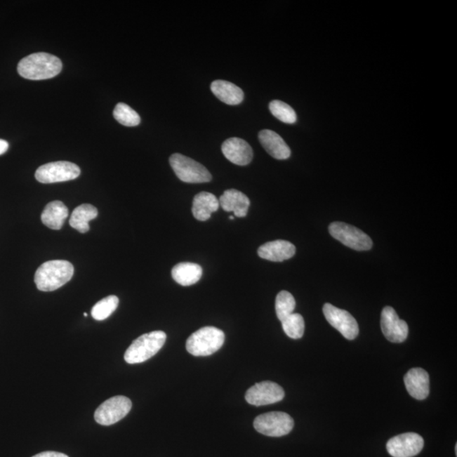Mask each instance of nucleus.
Wrapping results in <instances>:
<instances>
[{"mask_svg":"<svg viewBox=\"0 0 457 457\" xmlns=\"http://www.w3.org/2000/svg\"><path fill=\"white\" fill-rule=\"evenodd\" d=\"M62 67L59 58L41 52L23 58L18 64V71L25 79L40 81L59 75Z\"/></svg>","mask_w":457,"mask_h":457,"instance_id":"obj_1","label":"nucleus"},{"mask_svg":"<svg viewBox=\"0 0 457 457\" xmlns=\"http://www.w3.org/2000/svg\"><path fill=\"white\" fill-rule=\"evenodd\" d=\"M74 267L65 260H52L43 263L35 274V284L41 291H53L71 281Z\"/></svg>","mask_w":457,"mask_h":457,"instance_id":"obj_2","label":"nucleus"},{"mask_svg":"<svg viewBox=\"0 0 457 457\" xmlns=\"http://www.w3.org/2000/svg\"><path fill=\"white\" fill-rule=\"evenodd\" d=\"M167 338L164 331H152L139 336L126 350L125 361L129 364H142L150 359L164 347Z\"/></svg>","mask_w":457,"mask_h":457,"instance_id":"obj_3","label":"nucleus"},{"mask_svg":"<svg viewBox=\"0 0 457 457\" xmlns=\"http://www.w3.org/2000/svg\"><path fill=\"white\" fill-rule=\"evenodd\" d=\"M225 343L221 329L208 326L192 333L187 340V352L196 357H207L219 351Z\"/></svg>","mask_w":457,"mask_h":457,"instance_id":"obj_4","label":"nucleus"},{"mask_svg":"<svg viewBox=\"0 0 457 457\" xmlns=\"http://www.w3.org/2000/svg\"><path fill=\"white\" fill-rule=\"evenodd\" d=\"M171 166L178 178L187 183H205L212 180V175L203 164L180 154L170 158Z\"/></svg>","mask_w":457,"mask_h":457,"instance_id":"obj_5","label":"nucleus"},{"mask_svg":"<svg viewBox=\"0 0 457 457\" xmlns=\"http://www.w3.org/2000/svg\"><path fill=\"white\" fill-rule=\"evenodd\" d=\"M253 426L258 433L270 437H282L293 429L294 421L289 414L282 411H271L258 416L254 420Z\"/></svg>","mask_w":457,"mask_h":457,"instance_id":"obj_6","label":"nucleus"},{"mask_svg":"<svg viewBox=\"0 0 457 457\" xmlns=\"http://www.w3.org/2000/svg\"><path fill=\"white\" fill-rule=\"evenodd\" d=\"M331 236L348 248L357 251L372 249L373 241L367 234L361 230L343 222H333L329 227Z\"/></svg>","mask_w":457,"mask_h":457,"instance_id":"obj_7","label":"nucleus"},{"mask_svg":"<svg viewBox=\"0 0 457 457\" xmlns=\"http://www.w3.org/2000/svg\"><path fill=\"white\" fill-rule=\"evenodd\" d=\"M80 168L67 161L48 163L40 166L36 171L37 180L44 184L63 183L79 177Z\"/></svg>","mask_w":457,"mask_h":457,"instance_id":"obj_8","label":"nucleus"},{"mask_svg":"<svg viewBox=\"0 0 457 457\" xmlns=\"http://www.w3.org/2000/svg\"><path fill=\"white\" fill-rule=\"evenodd\" d=\"M131 406L133 403L129 398L118 395L102 403L94 413V418L101 425H112L124 418L129 413Z\"/></svg>","mask_w":457,"mask_h":457,"instance_id":"obj_9","label":"nucleus"},{"mask_svg":"<svg viewBox=\"0 0 457 457\" xmlns=\"http://www.w3.org/2000/svg\"><path fill=\"white\" fill-rule=\"evenodd\" d=\"M323 312L329 324L336 329L345 339L354 340L358 336L359 327L350 312L329 303L324 304Z\"/></svg>","mask_w":457,"mask_h":457,"instance_id":"obj_10","label":"nucleus"},{"mask_svg":"<svg viewBox=\"0 0 457 457\" xmlns=\"http://www.w3.org/2000/svg\"><path fill=\"white\" fill-rule=\"evenodd\" d=\"M285 391L277 383L263 381L246 391V401L251 405L260 406L274 404L283 400Z\"/></svg>","mask_w":457,"mask_h":457,"instance_id":"obj_11","label":"nucleus"},{"mask_svg":"<svg viewBox=\"0 0 457 457\" xmlns=\"http://www.w3.org/2000/svg\"><path fill=\"white\" fill-rule=\"evenodd\" d=\"M423 446L422 436L416 433H406L390 439L386 449L393 457H413L422 451Z\"/></svg>","mask_w":457,"mask_h":457,"instance_id":"obj_12","label":"nucleus"},{"mask_svg":"<svg viewBox=\"0 0 457 457\" xmlns=\"http://www.w3.org/2000/svg\"><path fill=\"white\" fill-rule=\"evenodd\" d=\"M381 329L385 338L393 343H402L409 336V325L399 318L393 307H385L381 314Z\"/></svg>","mask_w":457,"mask_h":457,"instance_id":"obj_13","label":"nucleus"},{"mask_svg":"<svg viewBox=\"0 0 457 457\" xmlns=\"http://www.w3.org/2000/svg\"><path fill=\"white\" fill-rule=\"evenodd\" d=\"M221 150L225 157L237 166H248L253 158V148L245 140L238 138L226 140L222 144Z\"/></svg>","mask_w":457,"mask_h":457,"instance_id":"obj_14","label":"nucleus"},{"mask_svg":"<svg viewBox=\"0 0 457 457\" xmlns=\"http://www.w3.org/2000/svg\"><path fill=\"white\" fill-rule=\"evenodd\" d=\"M405 385L411 397L417 400H424L430 395V376L425 370L411 369L404 377Z\"/></svg>","mask_w":457,"mask_h":457,"instance_id":"obj_15","label":"nucleus"},{"mask_svg":"<svg viewBox=\"0 0 457 457\" xmlns=\"http://www.w3.org/2000/svg\"><path fill=\"white\" fill-rule=\"evenodd\" d=\"M296 246L290 241L277 240L269 241L258 250V256L272 262H283L294 256Z\"/></svg>","mask_w":457,"mask_h":457,"instance_id":"obj_16","label":"nucleus"},{"mask_svg":"<svg viewBox=\"0 0 457 457\" xmlns=\"http://www.w3.org/2000/svg\"><path fill=\"white\" fill-rule=\"evenodd\" d=\"M259 142L272 157L279 159L290 158L291 152L283 138L270 130H263L258 134Z\"/></svg>","mask_w":457,"mask_h":457,"instance_id":"obj_17","label":"nucleus"},{"mask_svg":"<svg viewBox=\"0 0 457 457\" xmlns=\"http://www.w3.org/2000/svg\"><path fill=\"white\" fill-rule=\"evenodd\" d=\"M219 203L225 211L233 212L236 217L243 218L248 215L250 200L244 193L236 189L226 190L220 197Z\"/></svg>","mask_w":457,"mask_h":457,"instance_id":"obj_18","label":"nucleus"},{"mask_svg":"<svg viewBox=\"0 0 457 457\" xmlns=\"http://www.w3.org/2000/svg\"><path fill=\"white\" fill-rule=\"evenodd\" d=\"M220 208L219 200L212 193L201 192L197 194L193 199L192 215L199 221H206L210 219L213 212Z\"/></svg>","mask_w":457,"mask_h":457,"instance_id":"obj_19","label":"nucleus"},{"mask_svg":"<svg viewBox=\"0 0 457 457\" xmlns=\"http://www.w3.org/2000/svg\"><path fill=\"white\" fill-rule=\"evenodd\" d=\"M69 210L62 201H53L45 207L41 220L43 224L52 230H60L67 219Z\"/></svg>","mask_w":457,"mask_h":457,"instance_id":"obj_20","label":"nucleus"},{"mask_svg":"<svg viewBox=\"0 0 457 457\" xmlns=\"http://www.w3.org/2000/svg\"><path fill=\"white\" fill-rule=\"evenodd\" d=\"M211 91L220 101L229 105L241 104L244 98L243 91L230 81L223 80L213 81Z\"/></svg>","mask_w":457,"mask_h":457,"instance_id":"obj_21","label":"nucleus"},{"mask_svg":"<svg viewBox=\"0 0 457 457\" xmlns=\"http://www.w3.org/2000/svg\"><path fill=\"white\" fill-rule=\"evenodd\" d=\"M171 274L179 285L189 286L199 282L203 275V269L197 263H180L173 267Z\"/></svg>","mask_w":457,"mask_h":457,"instance_id":"obj_22","label":"nucleus"},{"mask_svg":"<svg viewBox=\"0 0 457 457\" xmlns=\"http://www.w3.org/2000/svg\"><path fill=\"white\" fill-rule=\"evenodd\" d=\"M98 209L91 204H82L74 209L69 225L80 233L85 234L90 230L89 222L96 219Z\"/></svg>","mask_w":457,"mask_h":457,"instance_id":"obj_23","label":"nucleus"},{"mask_svg":"<svg viewBox=\"0 0 457 457\" xmlns=\"http://www.w3.org/2000/svg\"><path fill=\"white\" fill-rule=\"evenodd\" d=\"M119 298L117 296H109L94 305L92 308L93 318L98 321L108 319L117 310Z\"/></svg>","mask_w":457,"mask_h":457,"instance_id":"obj_24","label":"nucleus"},{"mask_svg":"<svg viewBox=\"0 0 457 457\" xmlns=\"http://www.w3.org/2000/svg\"><path fill=\"white\" fill-rule=\"evenodd\" d=\"M113 114L119 124L125 126H137L141 123L140 115L124 102H119L115 106Z\"/></svg>","mask_w":457,"mask_h":457,"instance_id":"obj_25","label":"nucleus"},{"mask_svg":"<svg viewBox=\"0 0 457 457\" xmlns=\"http://www.w3.org/2000/svg\"><path fill=\"white\" fill-rule=\"evenodd\" d=\"M296 307L294 296L290 292L282 291L277 296L275 300V311L279 321H283L288 316L293 314Z\"/></svg>","mask_w":457,"mask_h":457,"instance_id":"obj_26","label":"nucleus"},{"mask_svg":"<svg viewBox=\"0 0 457 457\" xmlns=\"http://www.w3.org/2000/svg\"><path fill=\"white\" fill-rule=\"evenodd\" d=\"M282 328L287 336L298 340L304 335L305 323L303 316L299 314H292L282 321Z\"/></svg>","mask_w":457,"mask_h":457,"instance_id":"obj_27","label":"nucleus"},{"mask_svg":"<svg viewBox=\"0 0 457 457\" xmlns=\"http://www.w3.org/2000/svg\"><path fill=\"white\" fill-rule=\"evenodd\" d=\"M270 110L274 117L286 124H294L296 114L290 105L282 101L274 100L270 104Z\"/></svg>","mask_w":457,"mask_h":457,"instance_id":"obj_28","label":"nucleus"},{"mask_svg":"<svg viewBox=\"0 0 457 457\" xmlns=\"http://www.w3.org/2000/svg\"><path fill=\"white\" fill-rule=\"evenodd\" d=\"M32 457H69V456L60 452L45 451V452L39 453V454Z\"/></svg>","mask_w":457,"mask_h":457,"instance_id":"obj_29","label":"nucleus"},{"mask_svg":"<svg viewBox=\"0 0 457 457\" xmlns=\"http://www.w3.org/2000/svg\"><path fill=\"white\" fill-rule=\"evenodd\" d=\"M9 150V143L6 140L0 139V155H2Z\"/></svg>","mask_w":457,"mask_h":457,"instance_id":"obj_30","label":"nucleus"},{"mask_svg":"<svg viewBox=\"0 0 457 457\" xmlns=\"http://www.w3.org/2000/svg\"><path fill=\"white\" fill-rule=\"evenodd\" d=\"M455 450H456V455H457V446H456V444Z\"/></svg>","mask_w":457,"mask_h":457,"instance_id":"obj_31","label":"nucleus"},{"mask_svg":"<svg viewBox=\"0 0 457 457\" xmlns=\"http://www.w3.org/2000/svg\"><path fill=\"white\" fill-rule=\"evenodd\" d=\"M234 216H230V220H234Z\"/></svg>","mask_w":457,"mask_h":457,"instance_id":"obj_32","label":"nucleus"},{"mask_svg":"<svg viewBox=\"0 0 457 457\" xmlns=\"http://www.w3.org/2000/svg\"><path fill=\"white\" fill-rule=\"evenodd\" d=\"M84 315L85 317H88V314H86V312H84Z\"/></svg>","mask_w":457,"mask_h":457,"instance_id":"obj_33","label":"nucleus"}]
</instances>
